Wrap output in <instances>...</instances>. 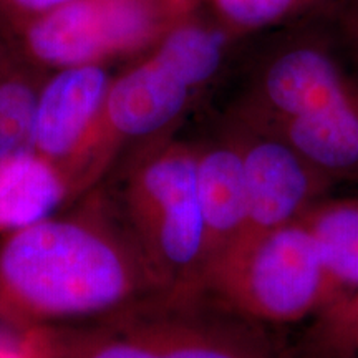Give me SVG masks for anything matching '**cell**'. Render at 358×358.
<instances>
[{"instance_id":"12","label":"cell","mask_w":358,"mask_h":358,"mask_svg":"<svg viewBox=\"0 0 358 358\" xmlns=\"http://www.w3.org/2000/svg\"><path fill=\"white\" fill-rule=\"evenodd\" d=\"M43 83L45 71L0 37V166L35 153V106Z\"/></svg>"},{"instance_id":"16","label":"cell","mask_w":358,"mask_h":358,"mask_svg":"<svg viewBox=\"0 0 358 358\" xmlns=\"http://www.w3.org/2000/svg\"><path fill=\"white\" fill-rule=\"evenodd\" d=\"M69 2L71 0H0V12L13 24H20Z\"/></svg>"},{"instance_id":"1","label":"cell","mask_w":358,"mask_h":358,"mask_svg":"<svg viewBox=\"0 0 358 358\" xmlns=\"http://www.w3.org/2000/svg\"><path fill=\"white\" fill-rule=\"evenodd\" d=\"M163 290L169 289L98 186L70 213L0 239V324L69 329Z\"/></svg>"},{"instance_id":"2","label":"cell","mask_w":358,"mask_h":358,"mask_svg":"<svg viewBox=\"0 0 358 358\" xmlns=\"http://www.w3.org/2000/svg\"><path fill=\"white\" fill-rule=\"evenodd\" d=\"M250 40L224 111L299 151L335 185H358V77L329 20Z\"/></svg>"},{"instance_id":"11","label":"cell","mask_w":358,"mask_h":358,"mask_svg":"<svg viewBox=\"0 0 358 358\" xmlns=\"http://www.w3.org/2000/svg\"><path fill=\"white\" fill-rule=\"evenodd\" d=\"M319 250L327 307L358 292V194L327 196L302 217Z\"/></svg>"},{"instance_id":"10","label":"cell","mask_w":358,"mask_h":358,"mask_svg":"<svg viewBox=\"0 0 358 358\" xmlns=\"http://www.w3.org/2000/svg\"><path fill=\"white\" fill-rule=\"evenodd\" d=\"M191 145L204 222L208 274L243 236L248 224V185L241 150L222 116L208 136L191 140Z\"/></svg>"},{"instance_id":"14","label":"cell","mask_w":358,"mask_h":358,"mask_svg":"<svg viewBox=\"0 0 358 358\" xmlns=\"http://www.w3.org/2000/svg\"><path fill=\"white\" fill-rule=\"evenodd\" d=\"M213 19L241 38L307 20H330L348 0H206Z\"/></svg>"},{"instance_id":"13","label":"cell","mask_w":358,"mask_h":358,"mask_svg":"<svg viewBox=\"0 0 358 358\" xmlns=\"http://www.w3.org/2000/svg\"><path fill=\"white\" fill-rule=\"evenodd\" d=\"M69 199L62 173L35 153L0 166V231L12 232L43 221Z\"/></svg>"},{"instance_id":"20","label":"cell","mask_w":358,"mask_h":358,"mask_svg":"<svg viewBox=\"0 0 358 358\" xmlns=\"http://www.w3.org/2000/svg\"><path fill=\"white\" fill-rule=\"evenodd\" d=\"M0 358H27V353L20 350H13V348L0 347Z\"/></svg>"},{"instance_id":"17","label":"cell","mask_w":358,"mask_h":358,"mask_svg":"<svg viewBox=\"0 0 358 358\" xmlns=\"http://www.w3.org/2000/svg\"><path fill=\"white\" fill-rule=\"evenodd\" d=\"M332 24L348 64L358 77V20L347 17H335L329 20Z\"/></svg>"},{"instance_id":"15","label":"cell","mask_w":358,"mask_h":358,"mask_svg":"<svg viewBox=\"0 0 358 358\" xmlns=\"http://www.w3.org/2000/svg\"><path fill=\"white\" fill-rule=\"evenodd\" d=\"M292 358H358V292L308 320L292 340Z\"/></svg>"},{"instance_id":"3","label":"cell","mask_w":358,"mask_h":358,"mask_svg":"<svg viewBox=\"0 0 358 358\" xmlns=\"http://www.w3.org/2000/svg\"><path fill=\"white\" fill-rule=\"evenodd\" d=\"M192 13L111 80L71 199L96 186L124 156L174 136L201 98L231 70L248 40Z\"/></svg>"},{"instance_id":"8","label":"cell","mask_w":358,"mask_h":358,"mask_svg":"<svg viewBox=\"0 0 358 358\" xmlns=\"http://www.w3.org/2000/svg\"><path fill=\"white\" fill-rule=\"evenodd\" d=\"M241 150L248 185V224L243 236L301 221L337 185L275 134L222 111Z\"/></svg>"},{"instance_id":"19","label":"cell","mask_w":358,"mask_h":358,"mask_svg":"<svg viewBox=\"0 0 358 358\" xmlns=\"http://www.w3.org/2000/svg\"><path fill=\"white\" fill-rule=\"evenodd\" d=\"M169 2L173 3L174 8H176L179 13H182V15H191V13L194 12L198 0H169Z\"/></svg>"},{"instance_id":"4","label":"cell","mask_w":358,"mask_h":358,"mask_svg":"<svg viewBox=\"0 0 358 358\" xmlns=\"http://www.w3.org/2000/svg\"><path fill=\"white\" fill-rule=\"evenodd\" d=\"M58 332L60 358H292L282 327L241 315L203 289L163 290Z\"/></svg>"},{"instance_id":"6","label":"cell","mask_w":358,"mask_h":358,"mask_svg":"<svg viewBox=\"0 0 358 358\" xmlns=\"http://www.w3.org/2000/svg\"><path fill=\"white\" fill-rule=\"evenodd\" d=\"M203 290L241 315L282 329L327 306L324 266L302 219L237 241L209 268Z\"/></svg>"},{"instance_id":"5","label":"cell","mask_w":358,"mask_h":358,"mask_svg":"<svg viewBox=\"0 0 358 358\" xmlns=\"http://www.w3.org/2000/svg\"><path fill=\"white\" fill-rule=\"evenodd\" d=\"M96 186L164 287L203 289L206 237L191 140L174 134L133 151Z\"/></svg>"},{"instance_id":"7","label":"cell","mask_w":358,"mask_h":358,"mask_svg":"<svg viewBox=\"0 0 358 358\" xmlns=\"http://www.w3.org/2000/svg\"><path fill=\"white\" fill-rule=\"evenodd\" d=\"M185 17L169 0H71L17 24L13 45L37 69L57 71L146 53Z\"/></svg>"},{"instance_id":"18","label":"cell","mask_w":358,"mask_h":358,"mask_svg":"<svg viewBox=\"0 0 358 358\" xmlns=\"http://www.w3.org/2000/svg\"><path fill=\"white\" fill-rule=\"evenodd\" d=\"M335 17H347V19L358 20V0H348L345 6H343L337 13H335L332 19H335Z\"/></svg>"},{"instance_id":"9","label":"cell","mask_w":358,"mask_h":358,"mask_svg":"<svg viewBox=\"0 0 358 358\" xmlns=\"http://www.w3.org/2000/svg\"><path fill=\"white\" fill-rule=\"evenodd\" d=\"M111 80L101 64L69 66L45 80L38 93L34 151L62 173L69 194L96 133Z\"/></svg>"}]
</instances>
